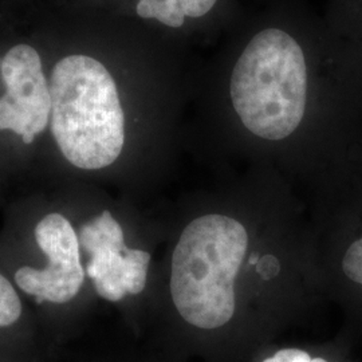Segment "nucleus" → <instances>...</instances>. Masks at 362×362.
<instances>
[{"label":"nucleus","instance_id":"f257e3e1","mask_svg":"<svg viewBox=\"0 0 362 362\" xmlns=\"http://www.w3.org/2000/svg\"><path fill=\"white\" fill-rule=\"evenodd\" d=\"M0 263L34 315L52 362L77 344L95 300L71 182H38L10 196Z\"/></svg>","mask_w":362,"mask_h":362},{"label":"nucleus","instance_id":"f03ea898","mask_svg":"<svg viewBox=\"0 0 362 362\" xmlns=\"http://www.w3.org/2000/svg\"><path fill=\"white\" fill-rule=\"evenodd\" d=\"M50 137L59 169L43 182H86L112 168L127 144V118L116 82L101 62L70 55L52 70Z\"/></svg>","mask_w":362,"mask_h":362},{"label":"nucleus","instance_id":"7ed1b4c3","mask_svg":"<svg viewBox=\"0 0 362 362\" xmlns=\"http://www.w3.org/2000/svg\"><path fill=\"white\" fill-rule=\"evenodd\" d=\"M247 247L246 228L230 216L206 215L184 228L170 258L169 294L185 322L211 330L231 321Z\"/></svg>","mask_w":362,"mask_h":362},{"label":"nucleus","instance_id":"20e7f679","mask_svg":"<svg viewBox=\"0 0 362 362\" xmlns=\"http://www.w3.org/2000/svg\"><path fill=\"white\" fill-rule=\"evenodd\" d=\"M230 94L252 134L272 141L288 137L308 100V67L297 40L279 28L258 33L233 67Z\"/></svg>","mask_w":362,"mask_h":362},{"label":"nucleus","instance_id":"39448f33","mask_svg":"<svg viewBox=\"0 0 362 362\" xmlns=\"http://www.w3.org/2000/svg\"><path fill=\"white\" fill-rule=\"evenodd\" d=\"M71 184L94 297L115 305L141 297L149 285L152 254L144 247L130 245L121 215L103 202L89 184Z\"/></svg>","mask_w":362,"mask_h":362},{"label":"nucleus","instance_id":"423d86ee","mask_svg":"<svg viewBox=\"0 0 362 362\" xmlns=\"http://www.w3.org/2000/svg\"><path fill=\"white\" fill-rule=\"evenodd\" d=\"M6 91L0 95V136L7 134L21 151H31L49 132L52 91L38 52L18 45L0 62Z\"/></svg>","mask_w":362,"mask_h":362},{"label":"nucleus","instance_id":"0eeeda50","mask_svg":"<svg viewBox=\"0 0 362 362\" xmlns=\"http://www.w3.org/2000/svg\"><path fill=\"white\" fill-rule=\"evenodd\" d=\"M0 345L42 350L50 358L33 313L0 263ZM52 361V358H50Z\"/></svg>","mask_w":362,"mask_h":362},{"label":"nucleus","instance_id":"6e6552de","mask_svg":"<svg viewBox=\"0 0 362 362\" xmlns=\"http://www.w3.org/2000/svg\"><path fill=\"white\" fill-rule=\"evenodd\" d=\"M218 0H140L137 13L144 19H157L165 26L177 28L184 19L202 18L212 10Z\"/></svg>","mask_w":362,"mask_h":362},{"label":"nucleus","instance_id":"1a4fd4ad","mask_svg":"<svg viewBox=\"0 0 362 362\" xmlns=\"http://www.w3.org/2000/svg\"><path fill=\"white\" fill-rule=\"evenodd\" d=\"M0 362H52L42 350L18 349L0 345Z\"/></svg>","mask_w":362,"mask_h":362},{"label":"nucleus","instance_id":"9d476101","mask_svg":"<svg viewBox=\"0 0 362 362\" xmlns=\"http://www.w3.org/2000/svg\"><path fill=\"white\" fill-rule=\"evenodd\" d=\"M263 362H327L321 357L311 358L310 354L299 349H284Z\"/></svg>","mask_w":362,"mask_h":362},{"label":"nucleus","instance_id":"9b49d317","mask_svg":"<svg viewBox=\"0 0 362 362\" xmlns=\"http://www.w3.org/2000/svg\"><path fill=\"white\" fill-rule=\"evenodd\" d=\"M278 270H279V263L274 257H264L258 262V272L266 279L275 276L278 274Z\"/></svg>","mask_w":362,"mask_h":362}]
</instances>
